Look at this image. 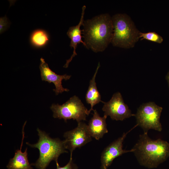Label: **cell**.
Here are the masks:
<instances>
[{"label":"cell","instance_id":"cell-3","mask_svg":"<svg viewBox=\"0 0 169 169\" xmlns=\"http://www.w3.org/2000/svg\"><path fill=\"white\" fill-rule=\"evenodd\" d=\"M112 18L113 32L111 43L113 46L124 49L133 48L140 38V31L131 17L118 13Z\"/></svg>","mask_w":169,"mask_h":169},{"label":"cell","instance_id":"cell-16","mask_svg":"<svg viewBox=\"0 0 169 169\" xmlns=\"http://www.w3.org/2000/svg\"><path fill=\"white\" fill-rule=\"evenodd\" d=\"M140 38L141 40H146L152 42L160 44L163 41L162 37L155 32L147 33H140Z\"/></svg>","mask_w":169,"mask_h":169},{"label":"cell","instance_id":"cell-8","mask_svg":"<svg viewBox=\"0 0 169 169\" xmlns=\"http://www.w3.org/2000/svg\"><path fill=\"white\" fill-rule=\"evenodd\" d=\"M65 140L63 141L66 149L69 150L72 156L73 151L77 148H80L91 140V136L88 129V125L79 122L75 128L64 134Z\"/></svg>","mask_w":169,"mask_h":169},{"label":"cell","instance_id":"cell-13","mask_svg":"<svg viewBox=\"0 0 169 169\" xmlns=\"http://www.w3.org/2000/svg\"><path fill=\"white\" fill-rule=\"evenodd\" d=\"M26 122H25L23 127V137L20 149L16 150L14 157L10 159L7 166L8 169H33L28 159L27 148L24 152L21 151L24 137V128Z\"/></svg>","mask_w":169,"mask_h":169},{"label":"cell","instance_id":"cell-18","mask_svg":"<svg viewBox=\"0 0 169 169\" xmlns=\"http://www.w3.org/2000/svg\"><path fill=\"white\" fill-rule=\"evenodd\" d=\"M0 21V33H1L6 28L8 22L6 17L1 18Z\"/></svg>","mask_w":169,"mask_h":169},{"label":"cell","instance_id":"cell-5","mask_svg":"<svg viewBox=\"0 0 169 169\" xmlns=\"http://www.w3.org/2000/svg\"><path fill=\"white\" fill-rule=\"evenodd\" d=\"M50 108L54 118L63 119L65 122L70 119L76 120L78 123L85 120L90 114L80 100L76 95L71 97L62 105L53 104Z\"/></svg>","mask_w":169,"mask_h":169},{"label":"cell","instance_id":"cell-1","mask_svg":"<svg viewBox=\"0 0 169 169\" xmlns=\"http://www.w3.org/2000/svg\"><path fill=\"white\" fill-rule=\"evenodd\" d=\"M82 30L85 47L95 52H102L112 40L113 27L112 18L108 13L84 21Z\"/></svg>","mask_w":169,"mask_h":169},{"label":"cell","instance_id":"cell-12","mask_svg":"<svg viewBox=\"0 0 169 169\" xmlns=\"http://www.w3.org/2000/svg\"><path fill=\"white\" fill-rule=\"evenodd\" d=\"M93 111V116L89 121L88 129L91 136L98 140L108 132L106 122L107 117L105 115L101 117L96 110Z\"/></svg>","mask_w":169,"mask_h":169},{"label":"cell","instance_id":"cell-14","mask_svg":"<svg viewBox=\"0 0 169 169\" xmlns=\"http://www.w3.org/2000/svg\"><path fill=\"white\" fill-rule=\"evenodd\" d=\"M100 66V62H99L95 72L90 81L89 88L85 95L86 102L91 105V108L88 110L89 114L91 110H93V107L94 105L100 102H103L101 100V95L97 89L95 81V77Z\"/></svg>","mask_w":169,"mask_h":169},{"label":"cell","instance_id":"cell-4","mask_svg":"<svg viewBox=\"0 0 169 169\" xmlns=\"http://www.w3.org/2000/svg\"><path fill=\"white\" fill-rule=\"evenodd\" d=\"M37 130L39 136L38 142L33 144L26 143L31 147L37 148L39 151L38 159L35 163L31 164L38 169H46L51 161H57L61 154L68 152L66 150L64 141L58 138H51L45 132L38 128Z\"/></svg>","mask_w":169,"mask_h":169},{"label":"cell","instance_id":"cell-11","mask_svg":"<svg viewBox=\"0 0 169 169\" xmlns=\"http://www.w3.org/2000/svg\"><path fill=\"white\" fill-rule=\"evenodd\" d=\"M86 6L84 5L82 8V11L80 20L78 25L75 26L70 27L68 31L67 34L69 37L70 38L71 41L70 46L73 48L74 50L72 55L70 58L66 60V62L64 66V67L67 68L68 67L69 64L71 61L73 57L77 55L76 52V49L78 44L81 43L85 47V44L82 39L83 37L81 34L82 30L80 29V27L83 25L84 22V16Z\"/></svg>","mask_w":169,"mask_h":169},{"label":"cell","instance_id":"cell-10","mask_svg":"<svg viewBox=\"0 0 169 169\" xmlns=\"http://www.w3.org/2000/svg\"><path fill=\"white\" fill-rule=\"evenodd\" d=\"M39 68L40 71L42 81L53 83L55 88L53 89L56 95L61 93L64 91L68 92L69 90L63 87L62 84L63 80H67L70 79L71 76L64 74L63 75L57 74L52 71L49 67L44 59L41 58Z\"/></svg>","mask_w":169,"mask_h":169},{"label":"cell","instance_id":"cell-7","mask_svg":"<svg viewBox=\"0 0 169 169\" xmlns=\"http://www.w3.org/2000/svg\"><path fill=\"white\" fill-rule=\"evenodd\" d=\"M104 105L102 108L104 115L109 116L113 120L123 121L135 114H132L128 105L124 102L120 93L117 92L114 94L110 100L107 102H103Z\"/></svg>","mask_w":169,"mask_h":169},{"label":"cell","instance_id":"cell-19","mask_svg":"<svg viewBox=\"0 0 169 169\" xmlns=\"http://www.w3.org/2000/svg\"><path fill=\"white\" fill-rule=\"evenodd\" d=\"M166 79L169 88V70L166 76Z\"/></svg>","mask_w":169,"mask_h":169},{"label":"cell","instance_id":"cell-17","mask_svg":"<svg viewBox=\"0 0 169 169\" xmlns=\"http://www.w3.org/2000/svg\"><path fill=\"white\" fill-rule=\"evenodd\" d=\"M56 163L57 166L56 169H78V166L73 161L72 156H70L69 162L64 166L60 167L58 161H56Z\"/></svg>","mask_w":169,"mask_h":169},{"label":"cell","instance_id":"cell-6","mask_svg":"<svg viewBox=\"0 0 169 169\" xmlns=\"http://www.w3.org/2000/svg\"><path fill=\"white\" fill-rule=\"evenodd\" d=\"M162 109L153 102L143 104L135 114L136 125L143 129L144 132L148 133L150 129L161 132L162 127L160 118Z\"/></svg>","mask_w":169,"mask_h":169},{"label":"cell","instance_id":"cell-9","mask_svg":"<svg viewBox=\"0 0 169 169\" xmlns=\"http://www.w3.org/2000/svg\"><path fill=\"white\" fill-rule=\"evenodd\" d=\"M137 126L136 124L128 132L124 133L121 136L112 142L104 149L101 156V169H108L115 158L124 153L134 152L133 148L127 150L123 149V143L127 134Z\"/></svg>","mask_w":169,"mask_h":169},{"label":"cell","instance_id":"cell-15","mask_svg":"<svg viewBox=\"0 0 169 169\" xmlns=\"http://www.w3.org/2000/svg\"><path fill=\"white\" fill-rule=\"evenodd\" d=\"M31 42L34 46L41 47L45 46L49 40L46 32L42 30H37L33 32L31 36Z\"/></svg>","mask_w":169,"mask_h":169},{"label":"cell","instance_id":"cell-2","mask_svg":"<svg viewBox=\"0 0 169 169\" xmlns=\"http://www.w3.org/2000/svg\"><path fill=\"white\" fill-rule=\"evenodd\" d=\"M133 149L140 164L149 169L157 167L169 157V143L161 139L152 140L147 132L139 136Z\"/></svg>","mask_w":169,"mask_h":169}]
</instances>
